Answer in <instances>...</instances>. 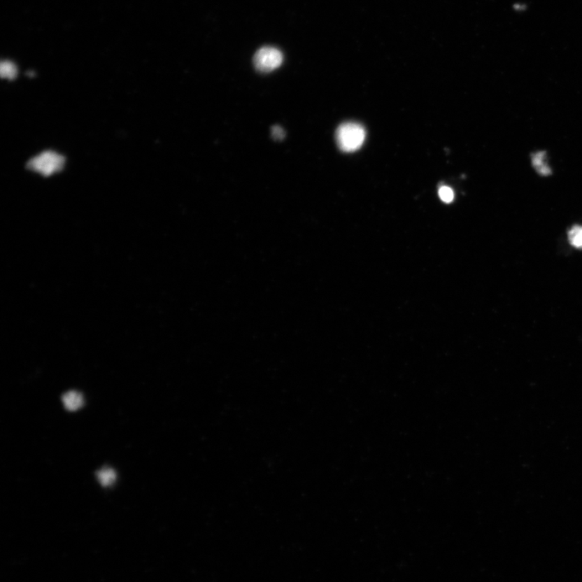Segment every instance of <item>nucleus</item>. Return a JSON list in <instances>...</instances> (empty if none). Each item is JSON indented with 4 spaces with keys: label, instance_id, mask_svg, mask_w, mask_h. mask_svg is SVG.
<instances>
[{
    "label": "nucleus",
    "instance_id": "9",
    "mask_svg": "<svg viewBox=\"0 0 582 582\" xmlns=\"http://www.w3.org/2000/svg\"><path fill=\"white\" fill-rule=\"evenodd\" d=\"M439 197L441 201L450 204L454 199V192L450 187L443 186L439 190Z\"/></svg>",
    "mask_w": 582,
    "mask_h": 582
},
{
    "label": "nucleus",
    "instance_id": "4",
    "mask_svg": "<svg viewBox=\"0 0 582 582\" xmlns=\"http://www.w3.org/2000/svg\"><path fill=\"white\" fill-rule=\"evenodd\" d=\"M62 403L69 411L75 412L85 405V398L79 392L69 391L62 397Z\"/></svg>",
    "mask_w": 582,
    "mask_h": 582
},
{
    "label": "nucleus",
    "instance_id": "5",
    "mask_svg": "<svg viewBox=\"0 0 582 582\" xmlns=\"http://www.w3.org/2000/svg\"><path fill=\"white\" fill-rule=\"evenodd\" d=\"M97 477L103 487H111L117 481V473L111 467H106L97 472Z\"/></svg>",
    "mask_w": 582,
    "mask_h": 582
},
{
    "label": "nucleus",
    "instance_id": "7",
    "mask_svg": "<svg viewBox=\"0 0 582 582\" xmlns=\"http://www.w3.org/2000/svg\"><path fill=\"white\" fill-rule=\"evenodd\" d=\"M0 71H1L2 78H5V79L13 80L17 75V67H15L12 62L9 61L2 62Z\"/></svg>",
    "mask_w": 582,
    "mask_h": 582
},
{
    "label": "nucleus",
    "instance_id": "10",
    "mask_svg": "<svg viewBox=\"0 0 582 582\" xmlns=\"http://www.w3.org/2000/svg\"><path fill=\"white\" fill-rule=\"evenodd\" d=\"M272 136L274 139L282 140L285 136V132L280 127H274L272 128Z\"/></svg>",
    "mask_w": 582,
    "mask_h": 582
},
{
    "label": "nucleus",
    "instance_id": "2",
    "mask_svg": "<svg viewBox=\"0 0 582 582\" xmlns=\"http://www.w3.org/2000/svg\"><path fill=\"white\" fill-rule=\"evenodd\" d=\"M64 164L65 158L62 155L52 150H46L30 159L27 167L36 173L48 176L59 173L64 168Z\"/></svg>",
    "mask_w": 582,
    "mask_h": 582
},
{
    "label": "nucleus",
    "instance_id": "3",
    "mask_svg": "<svg viewBox=\"0 0 582 582\" xmlns=\"http://www.w3.org/2000/svg\"><path fill=\"white\" fill-rule=\"evenodd\" d=\"M283 62L282 52L271 46H264L254 55L253 64L260 72H271L278 69Z\"/></svg>",
    "mask_w": 582,
    "mask_h": 582
},
{
    "label": "nucleus",
    "instance_id": "6",
    "mask_svg": "<svg viewBox=\"0 0 582 582\" xmlns=\"http://www.w3.org/2000/svg\"><path fill=\"white\" fill-rule=\"evenodd\" d=\"M532 164L534 168L537 169V173L542 176L549 175L551 170L548 167L547 160H546V155L544 152H537L532 155Z\"/></svg>",
    "mask_w": 582,
    "mask_h": 582
},
{
    "label": "nucleus",
    "instance_id": "8",
    "mask_svg": "<svg viewBox=\"0 0 582 582\" xmlns=\"http://www.w3.org/2000/svg\"><path fill=\"white\" fill-rule=\"evenodd\" d=\"M569 240L572 246L582 248V227L576 226L569 233Z\"/></svg>",
    "mask_w": 582,
    "mask_h": 582
},
{
    "label": "nucleus",
    "instance_id": "1",
    "mask_svg": "<svg viewBox=\"0 0 582 582\" xmlns=\"http://www.w3.org/2000/svg\"><path fill=\"white\" fill-rule=\"evenodd\" d=\"M365 139V129L357 123L342 124L336 131L337 145L345 152H353L360 149Z\"/></svg>",
    "mask_w": 582,
    "mask_h": 582
}]
</instances>
